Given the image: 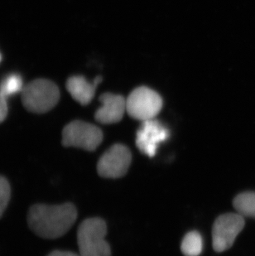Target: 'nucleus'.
I'll list each match as a JSON object with an SVG mask.
<instances>
[{
  "mask_svg": "<svg viewBox=\"0 0 255 256\" xmlns=\"http://www.w3.org/2000/svg\"><path fill=\"white\" fill-rule=\"evenodd\" d=\"M77 218V210L72 203L62 205H34L30 208L28 222L32 230L42 238L56 239L70 229Z\"/></svg>",
  "mask_w": 255,
  "mask_h": 256,
  "instance_id": "1",
  "label": "nucleus"
},
{
  "mask_svg": "<svg viewBox=\"0 0 255 256\" xmlns=\"http://www.w3.org/2000/svg\"><path fill=\"white\" fill-rule=\"evenodd\" d=\"M107 226L100 218H90L80 225L77 242L82 256H111L110 247L104 237Z\"/></svg>",
  "mask_w": 255,
  "mask_h": 256,
  "instance_id": "2",
  "label": "nucleus"
},
{
  "mask_svg": "<svg viewBox=\"0 0 255 256\" xmlns=\"http://www.w3.org/2000/svg\"><path fill=\"white\" fill-rule=\"evenodd\" d=\"M22 102L28 112L42 114L51 110L60 99L58 86L51 80L38 79L22 89Z\"/></svg>",
  "mask_w": 255,
  "mask_h": 256,
  "instance_id": "3",
  "label": "nucleus"
},
{
  "mask_svg": "<svg viewBox=\"0 0 255 256\" xmlns=\"http://www.w3.org/2000/svg\"><path fill=\"white\" fill-rule=\"evenodd\" d=\"M128 114L132 118L145 121L155 118L162 108V97L148 87H138L126 99Z\"/></svg>",
  "mask_w": 255,
  "mask_h": 256,
  "instance_id": "4",
  "label": "nucleus"
},
{
  "mask_svg": "<svg viewBox=\"0 0 255 256\" xmlns=\"http://www.w3.org/2000/svg\"><path fill=\"white\" fill-rule=\"evenodd\" d=\"M103 140L100 128L92 124L75 120L65 126L62 131V144L65 147L80 148L94 151Z\"/></svg>",
  "mask_w": 255,
  "mask_h": 256,
  "instance_id": "5",
  "label": "nucleus"
},
{
  "mask_svg": "<svg viewBox=\"0 0 255 256\" xmlns=\"http://www.w3.org/2000/svg\"><path fill=\"white\" fill-rule=\"evenodd\" d=\"M244 219L238 213H227L217 218L212 229V243L216 252L229 250L244 228Z\"/></svg>",
  "mask_w": 255,
  "mask_h": 256,
  "instance_id": "6",
  "label": "nucleus"
},
{
  "mask_svg": "<svg viewBox=\"0 0 255 256\" xmlns=\"http://www.w3.org/2000/svg\"><path fill=\"white\" fill-rule=\"evenodd\" d=\"M131 160L130 150L124 145L117 144L102 155L97 164V171L103 178H118L126 175Z\"/></svg>",
  "mask_w": 255,
  "mask_h": 256,
  "instance_id": "7",
  "label": "nucleus"
},
{
  "mask_svg": "<svg viewBox=\"0 0 255 256\" xmlns=\"http://www.w3.org/2000/svg\"><path fill=\"white\" fill-rule=\"evenodd\" d=\"M142 122L136 136V144L142 154L152 158L158 145L168 138L169 131L155 118Z\"/></svg>",
  "mask_w": 255,
  "mask_h": 256,
  "instance_id": "8",
  "label": "nucleus"
},
{
  "mask_svg": "<svg viewBox=\"0 0 255 256\" xmlns=\"http://www.w3.org/2000/svg\"><path fill=\"white\" fill-rule=\"evenodd\" d=\"M102 106L97 110L94 117L102 124L118 123L127 112L126 99L120 94L104 93L100 97Z\"/></svg>",
  "mask_w": 255,
  "mask_h": 256,
  "instance_id": "9",
  "label": "nucleus"
},
{
  "mask_svg": "<svg viewBox=\"0 0 255 256\" xmlns=\"http://www.w3.org/2000/svg\"><path fill=\"white\" fill-rule=\"evenodd\" d=\"M102 80V78L98 76L93 80V82H89L84 76H74L66 82V89L73 99L79 102L80 104L86 106L94 98L96 87Z\"/></svg>",
  "mask_w": 255,
  "mask_h": 256,
  "instance_id": "10",
  "label": "nucleus"
},
{
  "mask_svg": "<svg viewBox=\"0 0 255 256\" xmlns=\"http://www.w3.org/2000/svg\"><path fill=\"white\" fill-rule=\"evenodd\" d=\"M233 205L240 215L255 218V192H247L238 194L234 199Z\"/></svg>",
  "mask_w": 255,
  "mask_h": 256,
  "instance_id": "11",
  "label": "nucleus"
},
{
  "mask_svg": "<svg viewBox=\"0 0 255 256\" xmlns=\"http://www.w3.org/2000/svg\"><path fill=\"white\" fill-rule=\"evenodd\" d=\"M180 249L186 256H199L202 252V237L198 232H190L186 234Z\"/></svg>",
  "mask_w": 255,
  "mask_h": 256,
  "instance_id": "12",
  "label": "nucleus"
},
{
  "mask_svg": "<svg viewBox=\"0 0 255 256\" xmlns=\"http://www.w3.org/2000/svg\"><path fill=\"white\" fill-rule=\"evenodd\" d=\"M24 87L22 78L18 74H11L0 83V93L8 99L14 94L22 92Z\"/></svg>",
  "mask_w": 255,
  "mask_h": 256,
  "instance_id": "13",
  "label": "nucleus"
},
{
  "mask_svg": "<svg viewBox=\"0 0 255 256\" xmlns=\"http://www.w3.org/2000/svg\"><path fill=\"white\" fill-rule=\"evenodd\" d=\"M10 186L7 179L0 176V218L4 212L10 200Z\"/></svg>",
  "mask_w": 255,
  "mask_h": 256,
  "instance_id": "14",
  "label": "nucleus"
},
{
  "mask_svg": "<svg viewBox=\"0 0 255 256\" xmlns=\"http://www.w3.org/2000/svg\"><path fill=\"white\" fill-rule=\"evenodd\" d=\"M8 114V103L7 98H5L0 93V123H2L7 117Z\"/></svg>",
  "mask_w": 255,
  "mask_h": 256,
  "instance_id": "15",
  "label": "nucleus"
},
{
  "mask_svg": "<svg viewBox=\"0 0 255 256\" xmlns=\"http://www.w3.org/2000/svg\"><path fill=\"white\" fill-rule=\"evenodd\" d=\"M48 256H82L80 254H75L70 252H62V250H55L50 253Z\"/></svg>",
  "mask_w": 255,
  "mask_h": 256,
  "instance_id": "16",
  "label": "nucleus"
},
{
  "mask_svg": "<svg viewBox=\"0 0 255 256\" xmlns=\"http://www.w3.org/2000/svg\"><path fill=\"white\" fill-rule=\"evenodd\" d=\"M1 60H2V55L0 54V62H1Z\"/></svg>",
  "mask_w": 255,
  "mask_h": 256,
  "instance_id": "17",
  "label": "nucleus"
}]
</instances>
